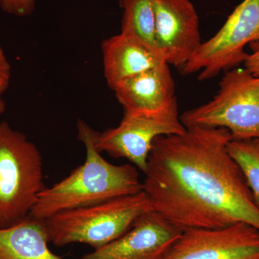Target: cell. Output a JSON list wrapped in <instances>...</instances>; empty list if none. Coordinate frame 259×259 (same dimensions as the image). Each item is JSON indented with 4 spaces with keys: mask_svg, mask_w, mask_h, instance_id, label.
<instances>
[{
    "mask_svg": "<svg viewBox=\"0 0 259 259\" xmlns=\"http://www.w3.org/2000/svg\"><path fill=\"white\" fill-rule=\"evenodd\" d=\"M186 128L153 141L143 182L153 209L182 231L239 223L259 229V209L228 151L231 133Z\"/></svg>",
    "mask_w": 259,
    "mask_h": 259,
    "instance_id": "obj_1",
    "label": "cell"
},
{
    "mask_svg": "<svg viewBox=\"0 0 259 259\" xmlns=\"http://www.w3.org/2000/svg\"><path fill=\"white\" fill-rule=\"evenodd\" d=\"M78 139L86 149L84 163L61 182L39 194L30 217L47 220L64 211L102 203L143 191L136 167L114 165L95 146L96 131L85 121L77 122Z\"/></svg>",
    "mask_w": 259,
    "mask_h": 259,
    "instance_id": "obj_2",
    "label": "cell"
},
{
    "mask_svg": "<svg viewBox=\"0 0 259 259\" xmlns=\"http://www.w3.org/2000/svg\"><path fill=\"white\" fill-rule=\"evenodd\" d=\"M151 210L149 197L141 191L57 213L44 222L49 242L56 246L82 243L96 250L125 234L141 214Z\"/></svg>",
    "mask_w": 259,
    "mask_h": 259,
    "instance_id": "obj_3",
    "label": "cell"
},
{
    "mask_svg": "<svg viewBox=\"0 0 259 259\" xmlns=\"http://www.w3.org/2000/svg\"><path fill=\"white\" fill-rule=\"evenodd\" d=\"M45 188L38 148L23 133L0 122V229L29 217Z\"/></svg>",
    "mask_w": 259,
    "mask_h": 259,
    "instance_id": "obj_4",
    "label": "cell"
},
{
    "mask_svg": "<svg viewBox=\"0 0 259 259\" xmlns=\"http://www.w3.org/2000/svg\"><path fill=\"white\" fill-rule=\"evenodd\" d=\"M212 100L180 116L186 127H223L232 140L259 139V77L248 70L226 71Z\"/></svg>",
    "mask_w": 259,
    "mask_h": 259,
    "instance_id": "obj_5",
    "label": "cell"
},
{
    "mask_svg": "<svg viewBox=\"0 0 259 259\" xmlns=\"http://www.w3.org/2000/svg\"><path fill=\"white\" fill-rule=\"evenodd\" d=\"M253 42H259V0H243L180 70L185 75L199 72V81L212 79L244 63L249 54L245 47Z\"/></svg>",
    "mask_w": 259,
    "mask_h": 259,
    "instance_id": "obj_6",
    "label": "cell"
},
{
    "mask_svg": "<svg viewBox=\"0 0 259 259\" xmlns=\"http://www.w3.org/2000/svg\"><path fill=\"white\" fill-rule=\"evenodd\" d=\"M186 129L176 100L155 113L124 114L117 127L102 133L97 131L95 146L100 153L126 158L144 173L154 140L161 136L182 134Z\"/></svg>",
    "mask_w": 259,
    "mask_h": 259,
    "instance_id": "obj_7",
    "label": "cell"
},
{
    "mask_svg": "<svg viewBox=\"0 0 259 259\" xmlns=\"http://www.w3.org/2000/svg\"><path fill=\"white\" fill-rule=\"evenodd\" d=\"M163 259H259V229L239 223L186 230Z\"/></svg>",
    "mask_w": 259,
    "mask_h": 259,
    "instance_id": "obj_8",
    "label": "cell"
},
{
    "mask_svg": "<svg viewBox=\"0 0 259 259\" xmlns=\"http://www.w3.org/2000/svg\"><path fill=\"white\" fill-rule=\"evenodd\" d=\"M153 8L156 49L181 69L202 42L197 10L191 0H153Z\"/></svg>",
    "mask_w": 259,
    "mask_h": 259,
    "instance_id": "obj_9",
    "label": "cell"
},
{
    "mask_svg": "<svg viewBox=\"0 0 259 259\" xmlns=\"http://www.w3.org/2000/svg\"><path fill=\"white\" fill-rule=\"evenodd\" d=\"M182 232L160 213L149 211L115 241L76 259H163Z\"/></svg>",
    "mask_w": 259,
    "mask_h": 259,
    "instance_id": "obj_10",
    "label": "cell"
},
{
    "mask_svg": "<svg viewBox=\"0 0 259 259\" xmlns=\"http://www.w3.org/2000/svg\"><path fill=\"white\" fill-rule=\"evenodd\" d=\"M112 90L125 113H155L177 100L175 79L167 63L123 80Z\"/></svg>",
    "mask_w": 259,
    "mask_h": 259,
    "instance_id": "obj_11",
    "label": "cell"
},
{
    "mask_svg": "<svg viewBox=\"0 0 259 259\" xmlns=\"http://www.w3.org/2000/svg\"><path fill=\"white\" fill-rule=\"evenodd\" d=\"M104 75L112 90L120 81L166 63L156 49L120 33L102 44Z\"/></svg>",
    "mask_w": 259,
    "mask_h": 259,
    "instance_id": "obj_12",
    "label": "cell"
},
{
    "mask_svg": "<svg viewBox=\"0 0 259 259\" xmlns=\"http://www.w3.org/2000/svg\"><path fill=\"white\" fill-rule=\"evenodd\" d=\"M44 221L27 218L0 229V259H62L51 251Z\"/></svg>",
    "mask_w": 259,
    "mask_h": 259,
    "instance_id": "obj_13",
    "label": "cell"
},
{
    "mask_svg": "<svg viewBox=\"0 0 259 259\" xmlns=\"http://www.w3.org/2000/svg\"><path fill=\"white\" fill-rule=\"evenodd\" d=\"M123 9L120 33L156 49L153 0H120Z\"/></svg>",
    "mask_w": 259,
    "mask_h": 259,
    "instance_id": "obj_14",
    "label": "cell"
},
{
    "mask_svg": "<svg viewBox=\"0 0 259 259\" xmlns=\"http://www.w3.org/2000/svg\"><path fill=\"white\" fill-rule=\"evenodd\" d=\"M227 148L243 173L259 209V139L231 140Z\"/></svg>",
    "mask_w": 259,
    "mask_h": 259,
    "instance_id": "obj_15",
    "label": "cell"
},
{
    "mask_svg": "<svg viewBox=\"0 0 259 259\" xmlns=\"http://www.w3.org/2000/svg\"><path fill=\"white\" fill-rule=\"evenodd\" d=\"M0 8L5 13L23 18L35 11V0H0Z\"/></svg>",
    "mask_w": 259,
    "mask_h": 259,
    "instance_id": "obj_16",
    "label": "cell"
},
{
    "mask_svg": "<svg viewBox=\"0 0 259 259\" xmlns=\"http://www.w3.org/2000/svg\"><path fill=\"white\" fill-rule=\"evenodd\" d=\"M11 80V66L4 50L0 47V95L9 88Z\"/></svg>",
    "mask_w": 259,
    "mask_h": 259,
    "instance_id": "obj_17",
    "label": "cell"
},
{
    "mask_svg": "<svg viewBox=\"0 0 259 259\" xmlns=\"http://www.w3.org/2000/svg\"><path fill=\"white\" fill-rule=\"evenodd\" d=\"M252 53L248 54L244 61L245 69L250 74L259 77V42H253L249 44Z\"/></svg>",
    "mask_w": 259,
    "mask_h": 259,
    "instance_id": "obj_18",
    "label": "cell"
},
{
    "mask_svg": "<svg viewBox=\"0 0 259 259\" xmlns=\"http://www.w3.org/2000/svg\"><path fill=\"white\" fill-rule=\"evenodd\" d=\"M5 110V103L3 99L2 98V95H0V115Z\"/></svg>",
    "mask_w": 259,
    "mask_h": 259,
    "instance_id": "obj_19",
    "label": "cell"
},
{
    "mask_svg": "<svg viewBox=\"0 0 259 259\" xmlns=\"http://www.w3.org/2000/svg\"><path fill=\"white\" fill-rule=\"evenodd\" d=\"M119 1H120V0H119Z\"/></svg>",
    "mask_w": 259,
    "mask_h": 259,
    "instance_id": "obj_20",
    "label": "cell"
}]
</instances>
